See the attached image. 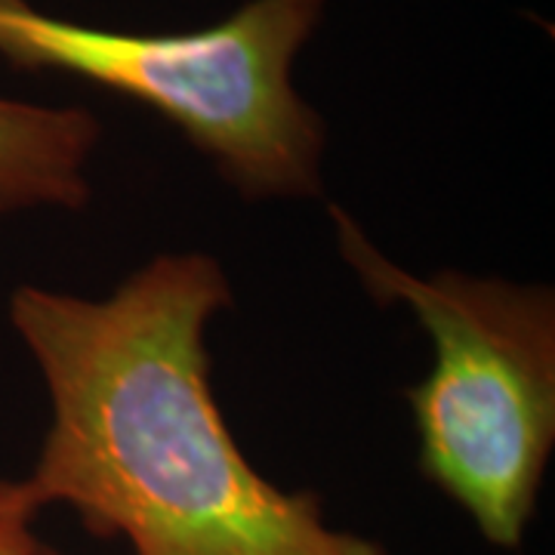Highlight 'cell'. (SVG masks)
<instances>
[{"label": "cell", "mask_w": 555, "mask_h": 555, "mask_svg": "<svg viewBox=\"0 0 555 555\" xmlns=\"http://www.w3.org/2000/svg\"><path fill=\"white\" fill-rule=\"evenodd\" d=\"M229 302L225 269L195 250L160 254L102 299L20 287L10 321L50 398L25 494L72 506L133 555H386L241 454L207 356V324Z\"/></svg>", "instance_id": "6da1fadb"}, {"label": "cell", "mask_w": 555, "mask_h": 555, "mask_svg": "<svg viewBox=\"0 0 555 555\" xmlns=\"http://www.w3.org/2000/svg\"><path fill=\"white\" fill-rule=\"evenodd\" d=\"M343 259L377 302H401L436 349L408 392L420 473L496 550H518L534 521L555 448V297L550 287L438 269L411 275L331 204Z\"/></svg>", "instance_id": "7a4b0ae2"}, {"label": "cell", "mask_w": 555, "mask_h": 555, "mask_svg": "<svg viewBox=\"0 0 555 555\" xmlns=\"http://www.w3.org/2000/svg\"><path fill=\"white\" fill-rule=\"evenodd\" d=\"M324 10L327 0H247L207 28L142 35L0 0V60L149 105L244 198H315L327 133L299 96L294 65Z\"/></svg>", "instance_id": "3957f363"}, {"label": "cell", "mask_w": 555, "mask_h": 555, "mask_svg": "<svg viewBox=\"0 0 555 555\" xmlns=\"http://www.w3.org/2000/svg\"><path fill=\"white\" fill-rule=\"evenodd\" d=\"M102 139L90 108L0 96V217L90 201L87 164Z\"/></svg>", "instance_id": "277c9868"}, {"label": "cell", "mask_w": 555, "mask_h": 555, "mask_svg": "<svg viewBox=\"0 0 555 555\" xmlns=\"http://www.w3.org/2000/svg\"><path fill=\"white\" fill-rule=\"evenodd\" d=\"M38 513L22 481L0 478V555H56L35 534Z\"/></svg>", "instance_id": "5b68a950"}]
</instances>
